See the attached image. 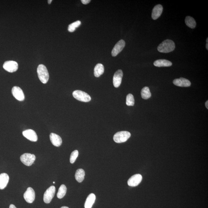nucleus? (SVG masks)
Wrapping results in <instances>:
<instances>
[{
    "label": "nucleus",
    "instance_id": "34",
    "mask_svg": "<svg viewBox=\"0 0 208 208\" xmlns=\"http://www.w3.org/2000/svg\"><path fill=\"white\" fill-rule=\"evenodd\" d=\"M53 184H55V182H53Z\"/></svg>",
    "mask_w": 208,
    "mask_h": 208
},
{
    "label": "nucleus",
    "instance_id": "32",
    "mask_svg": "<svg viewBox=\"0 0 208 208\" xmlns=\"http://www.w3.org/2000/svg\"><path fill=\"white\" fill-rule=\"evenodd\" d=\"M52 2V0H49V1H48V4H51Z\"/></svg>",
    "mask_w": 208,
    "mask_h": 208
},
{
    "label": "nucleus",
    "instance_id": "13",
    "mask_svg": "<svg viewBox=\"0 0 208 208\" xmlns=\"http://www.w3.org/2000/svg\"><path fill=\"white\" fill-rule=\"evenodd\" d=\"M23 134L24 136L31 141L35 142L38 140V136L36 133L33 130L29 129L23 131Z\"/></svg>",
    "mask_w": 208,
    "mask_h": 208
},
{
    "label": "nucleus",
    "instance_id": "6",
    "mask_svg": "<svg viewBox=\"0 0 208 208\" xmlns=\"http://www.w3.org/2000/svg\"><path fill=\"white\" fill-rule=\"evenodd\" d=\"M56 192L55 187L51 186L49 187L44 194L43 200L46 204H49L51 202L52 200L55 196Z\"/></svg>",
    "mask_w": 208,
    "mask_h": 208
},
{
    "label": "nucleus",
    "instance_id": "4",
    "mask_svg": "<svg viewBox=\"0 0 208 208\" xmlns=\"http://www.w3.org/2000/svg\"><path fill=\"white\" fill-rule=\"evenodd\" d=\"M72 95L77 100L84 102H88L91 100L90 96L84 91L81 90H76L72 93Z\"/></svg>",
    "mask_w": 208,
    "mask_h": 208
},
{
    "label": "nucleus",
    "instance_id": "5",
    "mask_svg": "<svg viewBox=\"0 0 208 208\" xmlns=\"http://www.w3.org/2000/svg\"><path fill=\"white\" fill-rule=\"evenodd\" d=\"M20 160L24 164L30 166L34 163L35 160V155L29 153H25L20 157Z\"/></svg>",
    "mask_w": 208,
    "mask_h": 208
},
{
    "label": "nucleus",
    "instance_id": "33",
    "mask_svg": "<svg viewBox=\"0 0 208 208\" xmlns=\"http://www.w3.org/2000/svg\"><path fill=\"white\" fill-rule=\"evenodd\" d=\"M61 208H69L67 207H66V206H63V207H62Z\"/></svg>",
    "mask_w": 208,
    "mask_h": 208
},
{
    "label": "nucleus",
    "instance_id": "2",
    "mask_svg": "<svg viewBox=\"0 0 208 208\" xmlns=\"http://www.w3.org/2000/svg\"><path fill=\"white\" fill-rule=\"evenodd\" d=\"M37 73L39 78L43 84L46 83L49 79V74L46 67L43 65L38 66L37 68Z\"/></svg>",
    "mask_w": 208,
    "mask_h": 208
},
{
    "label": "nucleus",
    "instance_id": "22",
    "mask_svg": "<svg viewBox=\"0 0 208 208\" xmlns=\"http://www.w3.org/2000/svg\"><path fill=\"white\" fill-rule=\"evenodd\" d=\"M186 24L188 26L192 29L195 28L196 23L195 19L190 16H187L185 19Z\"/></svg>",
    "mask_w": 208,
    "mask_h": 208
},
{
    "label": "nucleus",
    "instance_id": "15",
    "mask_svg": "<svg viewBox=\"0 0 208 208\" xmlns=\"http://www.w3.org/2000/svg\"><path fill=\"white\" fill-rule=\"evenodd\" d=\"M163 6L161 5L158 4L154 7L152 11V17L153 20H156L160 17L163 12Z\"/></svg>",
    "mask_w": 208,
    "mask_h": 208
},
{
    "label": "nucleus",
    "instance_id": "3",
    "mask_svg": "<svg viewBox=\"0 0 208 208\" xmlns=\"http://www.w3.org/2000/svg\"><path fill=\"white\" fill-rule=\"evenodd\" d=\"M131 136V133L127 131L118 132L113 136V140L115 142L121 143L125 142Z\"/></svg>",
    "mask_w": 208,
    "mask_h": 208
},
{
    "label": "nucleus",
    "instance_id": "11",
    "mask_svg": "<svg viewBox=\"0 0 208 208\" xmlns=\"http://www.w3.org/2000/svg\"><path fill=\"white\" fill-rule=\"evenodd\" d=\"M123 77V72L121 69H119L115 73L113 77V84L115 87H119L120 85Z\"/></svg>",
    "mask_w": 208,
    "mask_h": 208
},
{
    "label": "nucleus",
    "instance_id": "16",
    "mask_svg": "<svg viewBox=\"0 0 208 208\" xmlns=\"http://www.w3.org/2000/svg\"><path fill=\"white\" fill-rule=\"evenodd\" d=\"M50 139L52 145L59 147L62 144V140L60 136L55 133H51L50 135Z\"/></svg>",
    "mask_w": 208,
    "mask_h": 208
},
{
    "label": "nucleus",
    "instance_id": "14",
    "mask_svg": "<svg viewBox=\"0 0 208 208\" xmlns=\"http://www.w3.org/2000/svg\"><path fill=\"white\" fill-rule=\"evenodd\" d=\"M173 83L175 85L180 87H190L191 84L190 81L183 77L174 79Z\"/></svg>",
    "mask_w": 208,
    "mask_h": 208
},
{
    "label": "nucleus",
    "instance_id": "26",
    "mask_svg": "<svg viewBox=\"0 0 208 208\" xmlns=\"http://www.w3.org/2000/svg\"><path fill=\"white\" fill-rule=\"evenodd\" d=\"M135 99L134 96L131 94H129L126 96V104L128 106H134Z\"/></svg>",
    "mask_w": 208,
    "mask_h": 208
},
{
    "label": "nucleus",
    "instance_id": "27",
    "mask_svg": "<svg viewBox=\"0 0 208 208\" xmlns=\"http://www.w3.org/2000/svg\"><path fill=\"white\" fill-rule=\"evenodd\" d=\"M79 152L77 150H74L71 154L70 158V162L71 163H73L78 156Z\"/></svg>",
    "mask_w": 208,
    "mask_h": 208
},
{
    "label": "nucleus",
    "instance_id": "12",
    "mask_svg": "<svg viewBox=\"0 0 208 208\" xmlns=\"http://www.w3.org/2000/svg\"><path fill=\"white\" fill-rule=\"evenodd\" d=\"M12 93L15 99L19 101H23L24 99V94L21 88L18 87H14L12 89Z\"/></svg>",
    "mask_w": 208,
    "mask_h": 208
},
{
    "label": "nucleus",
    "instance_id": "29",
    "mask_svg": "<svg viewBox=\"0 0 208 208\" xmlns=\"http://www.w3.org/2000/svg\"><path fill=\"white\" fill-rule=\"evenodd\" d=\"M9 208H17L14 205L11 204L9 206Z\"/></svg>",
    "mask_w": 208,
    "mask_h": 208
},
{
    "label": "nucleus",
    "instance_id": "30",
    "mask_svg": "<svg viewBox=\"0 0 208 208\" xmlns=\"http://www.w3.org/2000/svg\"><path fill=\"white\" fill-rule=\"evenodd\" d=\"M205 106H206V108H207V109H208V101H206V102H205Z\"/></svg>",
    "mask_w": 208,
    "mask_h": 208
},
{
    "label": "nucleus",
    "instance_id": "21",
    "mask_svg": "<svg viewBox=\"0 0 208 208\" xmlns=\"http://www.w3.org/2000/svg\"><path fill=\"white\" fill-rule=\"evenodd\" d=\"M85 176V172L82 169H77L76 171L75 177L76 180L80 183L84 180Z\"/></svg>",
    "mask_w": 208,
    "mask_h": 208
},
{
    "label": "nucleus",
    "instance_id": "20",
    "mask_svg": "<svg viewBox=\"0 0 208 208\" xmlns=\"http://www.w3.org/2000/svg\"><path fill=\"white\" fill-rule=\"evenodd\" d=\"M104 67L102 64H97L94 68V75L96 77H99L104 73Z\"/></svg>",
    "mask_w": 208,
    "mask_h": 208
},
{
    "label": "nucleus",
    "instance_id": "28",
    "mask_svg": "<svg viewBox=\"0 0 208 208\" xmlns=\"http://www.w3.org/2000/svg\"><path fill=\"white\" fill-rule=\"evenodd\" d=\"M82 3L84 4H87L90 2V0H82Z\"/></svg>",
    "mask_w": 208,
    "mask_h": 208
},
{
    "label": "nucleus",
    "instance_id": "24",
    "mask_svg": "<svg viewBox=\"0 0 208 208\" xmlns=\"http://www.w3.org/2000/svg\"><path fill=\"white\" fill-rule=\"evenodd\" d=\"M67 191V187L65 185L62 184L59 189L57 195V198L60 199L62 198L65 195Z\"/></svg>",
    "mask_w": 208,
    "mask_h": 208
},
{
    "label": "nucleus",
    "instance_id": "25",
    "mask_svg": "<svg viewBox=\"0 0 208 208\" xmlns=\"http://www.w3.org/2000/svg\"><path fill=\"white\" fill-rule=\"evenodd\" d=\"M81 24V22L79 21H77L69 24L68 26V30L69 32L72 33L75 31L76 29L78 28Z\"/></svg>",
    "mask_w": 208,
    "mask_h": 208
},
{
    "label": "nucleus",
    "instance_id": "17",
    "mask_svg": "<svg viewBox=\"0 0 208 208\" xmlns=\"http://www.w3.org/2000/svg\"><path fill=\"white\" fill-rule=\"evenodd\" d=\"M9 180V175L6 173L0 174V189L3 190L7 186Z\"/></svg>",
    "mask_w": 208,
    "mask_h": 208
},
{
    "label": "nucleus",
    "instance_id": "9",
    "mask_svg": "<svg viewBox=\"0 0 208 208\" xmlns=\"http://www.w3.org/2000/svg\"><path fill=\"white\" fill-rule=\"evenodd\" d=\"M142 180V177L140 174H135L131 176L128 181V185L131 187L138 186Z\"/></svg>",
    "mask_w": 208,
    "mask_h": 208
},
{
    "label": "nucleus",
    "instance_id": "31",
    "mask_svg": "<svg viewBox=\"0 0 208 208\" xmlns=\"http://www.w3.org/2000/svg\"><path fill=\"white\" fill-rule=\"evenodd\" d=\"M206 49H207V50H208V38H207V45H206Z\"/></svg>",
    "mask_w": 208,
    "mask_h": 208
},
{
    "label": "nucleus",
    "instance_id": "8",
    "mask_svg": "<svg viewBox=\"0 0 208 208\" xmlns=\"http://www.w3.org/2000/svg\"><path fill=\"white\" fill-rule=\"evenodd\" d=\"M24 198L28 203H32L35 199V193L31 187H28L24 194Z\"/></svg>",
    "mask_w": 208,
    "mask_h": 208
},
{
    "label": "nucleus",
    "instance_id": "7",
    "mask_svg": "<svg viewBox=\"0 0 208 208\" xmlns=\"http://www.w3.org/2000/svg\"><path fill=\"white\" fill-rule=\"evenodd\" d=\"M3 67L5 70L7 72H13L17 71L18 65L17 62L14 61H9L5 62Z\"/></svg>",
    "mask_w": 208,
    "mask_h": 208
},
{
    "label": "nucleus",
    "instance_id": "18",
    "mask_svg": "<svg viewBox=\"0 0 208 208\" xmlns=\"http://www.w3.org/2000/svg\"><path fill=\"white\" fill-rule=\"evenodd\" d=\"M153 65L155 67H169L172 65V63L170 61L161 59L155 61Z\"/></svg>",
    "mask_w": 208,
    "mask_h": 208
},
{
    "label": "nucleus",
    "instance_id": "23",
    "mask_svg": "<svg viewBox=\"0 0 208 208\" xmlns=\"http://www.w3.org/2000/svg\"><path fill=\"white\" fill-rule=\"evenodd\" d=\"M149 88L148 87H145L141 91V96L144 99H149L151 96Z\"/></svg>",
    "mask_w": 208,
    "mask_h": 208
},
{
    "label": "nucleus",
    "instance_id": "1",
    "mask_svg": "<svg viewBox=\"0 0 208 208\" xmlns=\"http://www.w3.org/2000/svg\"><path fill=\"white\" fill-rule=\"evenodd\" d=\"M175 45L173 40H167L163 41L158 45L157 50L160 52L168 53L173 51L175 50Z\"/></svg>",
    "mask_w": 208,
    "mask_h": 208
},
{
    "label": "nucleus",
    "instance_id": "19",
    "mask_svg": "<svg viewBox=\"0 0 208 208\" xmlns=\"http://www.w3.org/2000/svg\"><path fill=\"white\" fill-rule=\"evenodd\" d=\"M96 196L94 194H91L88 196L84 204V208H91L95 202Z\"/></svg>",
    "mask_w": 208,
    "mask_h": 208
},
{
    "label": "nucleus",
    "instance_id": "10",
    "mask_svg": "<svg viewBox=\"0 0 208 208\" xmlns=\"http://www.w3.org/2000/svg\"><path fill=\"white\" fill-rule=\"evenodd\" d=\"M125 45V43L124 40H121L118 41L116 45H115L113 48L112 52H111V55L113 57L116 56L118 54L120 53Z\"/></svg>",
    "mask_w": 208,
    "mask_h": 208
}]
</instances>
